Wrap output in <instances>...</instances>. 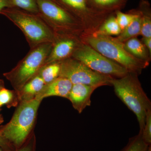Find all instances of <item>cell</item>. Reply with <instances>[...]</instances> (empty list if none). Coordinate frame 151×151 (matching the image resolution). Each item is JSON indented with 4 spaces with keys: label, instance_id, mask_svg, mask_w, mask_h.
Wrapping results in <instances>:
<instances>
[{
    "label": "cell",
    "instance_id": "obj_1",
    "mask_svg": "<svg viewBox=\"0 0 151 151\" xmlns=\"http://www.w3.org/2000/svg\"><path fill=\"white\" fill-rule=\"evenodd\" d=\"M137 74L129 72L120 78L110 81L116 96L137 117L140 131L145 126L146 116L151 110V102L144 91Z\"/></svg>",
    "mask_w": 151,
    "mask_h": 151
},
{
    "label": "cell",
    "instance_id": "obj_2",
    "mask_svg": "<svg viewBox=\"0 0 151 151\" xmlns=\"http://www.w3.org/2000/svg\"><path fill=\"white\" fill-rule=\"evenodd\" d=\"M80 37L83 43L125 68L129 72L139 75L150 64L130 54L124 48L123 43L115 37L85 33L82 34Z\"/></svg>",
    "mask_w": 151,
    "mask_h": 151
},
{
    "label": "cell",
    "instance_id": "obj_3",
    "mask_svg": "<svg viewBox=\"0 0 151 151\" xmlns=\"http://www.w3.org/2000/svg\"><path fill=\"white\" fill-rule=\"evenodd\" d=\"M41 102L34 99L20 102L10 121L0 129L3 136L15 150L21 147L33 132Z\"/></svg>",
    "mask_w": 151,
    "mask_h": 151
},
{
    "label": "cell",
    "instance_id": "obj_4",
    "mask_svg": "<svg viewBox=\"0 0 151 151\" xmlns=\"http://www.w3.org/2000/svg\"><path fill=\"white\" fill-rule=\"evenodd\" d=\"M4 16L22 31L30 49L45 43H53L55 34L38 14L17 8L4 9Z\"/></svg>",
    "mask_w": 151,
    "mask_h": 151
},
{
    "label": "cell",
    "instance_id": "obj_5",
    "mask_svg": "<svg viewBox=\"0 0 151 151\" xmlns=\"http://www.w3.org/2000/svg\"><path fill=\"white\" fill-rule=\"evenodd\" d=\"M52 43H45L30 50L10 71L3 74L14 90L19 91L27 81L37 75L51 51Z\"/></svg>",
    "mask_w": 151,
    "mask_h": 151
},
{
    "label": "cell",
    "instance_id": "obj_6",
    "mask_svg": "<svg viewBox=\"0 0 151 151\" xmlns=\"http://www.w3.org/2000/svg\"><path fill=\"white\" fill-rule=\"evenodd\" d=\"M38 15L55 34L80 36L85 32L83 24L70 13L52 0H36Z\"/></svg>",
    "mask_w": 151,
    "mask_h": 151
},
{
    "label": "cell",
    "instance_id": "obj_7",
    "mask_svg": "<svg viewBox=\"0 0 151 151\" xmlns=\"http://www.w3.org/2000/svg\"><path fill=\"white\" fill-rule=\"evenodd\" d=\"M71 57L79 60L95 72L113 78H121L129 72L125 68L83 42L76 50Z\"/></svg>",
    "mask_w": 151,
    "mask_h": 151
},
{
    "label": "cell",
    "instance_id": "obj_8",
    "mask_svg": "<svg viewBox=\"0 0 151 151\" xmlns=\"http://www.w3.org/2000/svg\"><path fill=\"white\" fill-rule=\"evenodd\" d=\"M59 63L60 65L59 77L68 79L73 84H85L97 88L111 85L110 81L113 78L95 72L73 58H69Z\"/></svg>",
    "mask_w": 151,
    "mask_h": 151
},
{
    "label": "cell",
    "instance_id": "obj_9",
    "mask_svg": "<svg viewBox=\"0 0 151 151\" xmlns=\"http://www.w3.org/2000/svg\"><path fill=\"white\" fill-rule=\"evenodd\" d=\"M81 22L86 33L95 32L106 19V14L96 11L87 0H52Z\"/></svg>",
    "mask_w": 151,
    "mask_h": 151
},
{
    "label": "cell",
    "instance_id": "obj_10",
    "mask_svg": "<svg viewBox=\"0 0 151 151\" xmlns=\"http://www.w3.org/2000/svg\"><path fill=\"white\" fill-rule=\"evenodd\" d=\"M80 37L73 35L55 34L51 51L43 66L71 57L76 50L82 43Z\"/></svg>",
    "mask_w": 151,
    "mask_h": 151
},
{
    "label": "cell",
    "instance_id": "obj_11",
    "mask_svg": "<svg viewBox=\"0 0 151 151\" xmlns=\"http://www.w3.org/2000/svg\"><path fill=\"white\" fill-rule=\"evenodd\" d=\"M97 88L85 84H73L67 99L70 100L73 108L80 114L91 105V97Z\"/></svg>",
    "mask_w": 151,
    "mask_h": 151
},
{
    "label": "cell",
    "instance_id": "obj_12",
    "mask_svg": "<svg viewBox=\"0 0 151 151\" xmlns=\"http://www.w3.org/2000/svg\"><path fill=\"white\" fill-rule=\"evenodd\" d=\"M72 85L68 79L58 77L50 83L45 84L35 99L42 101L44 98L51 96H58L67 99Z\"/></svg>",
    "mask_w": 151,
    "mask_h": 151
},
{
    "label": "cell",
    "instance_id": "obj_13",
    "mask_svg": "<svg viewBox=\"0 0 151 151\" xmlns=\"http://www.w3.org/2000/svg\"><path fill=\"white\" fill-rule=\"evenodd\" d=\"M44 82L37 74L27 81L19 91L17 92L19 103L22 101H29L35 99L44 86Z\"/></svg>",
    "mask_w": 151,
    "mask_h": 151
},
{
    "label": "cell",
    "instance_id": "obj_14",
    "mask_svg": "<svg viewBox=\"0 0 151 151\" xmlns=\"http://www.w3.org/2000/svg\"><path fill=\"white\" fill-rule=\"evenodd\" d=\"M125 49L136 58L149 63L151 55L147 49L137 37L132 38L123 43Z\"/></svg>",
    "mask_w": 151,
    "mask_h": 151
},
{
    "label": "cell",
    "instance_id": "obj_15",
    "mask_svg": "<svg viewBox=\"0 0 151 151\" xmlns=\"http://www.w3.org/2000/svg\"><path fill=\"white\" fill-rule=\"evenodd\" d=\"M135 14L136 15L132 22L122 31L117 37H115L120 42L124 43L130 39L140 35L142 14L141 12Z\"/></svg>",
    "mask_w": 151,
    "mask_h": 151
},
{
    "label": "cell",
    "instance_id": "obj_16",
    "mask_svg": "<svg viewBox=\"0 0 151 151\" xmlns=\"http://www.w3.org/2000/svg\"><path fill=\"white\" fill-rule=\"evenodd\" d=\"M122 30L119 26L116 17L111 16L106 19L98 28L93 33L96 35L107 36H118L122 32Z\"/></svg>",
    "mask_w": 151,
    "mask_h": 151
},
{
    "label": "cell",
    "instance_id": "obj_17",
    "mask_svg": "<svg viewBox=\"0 0 151 151\" xmlns=\"http://www.w3.org/2000/svg\"><path fill=\"white\" fill-rule=\"evenodd\" d=\"M89 4L96 11L107 14L110 11L119 8L125 0H87Z\"/></svg>",
    "mask_w": 151,
    "mask_h": 151
},
{
    "label": "cell",
    "instance_id": "obj_18",
    "mask_svg": "<svg viewBox=\"0 0 151 151\" xmlns=\"http://www.w3.org/2000/svg\"><path fill=\"white\" fill-rule=\"evenodd\" d=\"M60 72V65L59 63H53L41 68L37 74L42 78L45 84H47L58 78Z\"/></svg>",
    "mask_w": 151,
    "mask_h": 151
},
{
    "label": "cell",
    "instance_id": "obj_19",
    "mask_svg": "<svg viewBox=\"0 0 151 151\" xmlns=\"http://www.w3.org/2000/svg\"><path fill=\"white\" fill-rule=\"evenodd\" d=\"M19 103L18 95L15 90H11L4 87L0 90V108L6 105L8 108L17 107Z\"/></svg>",
    "mask_w": 151,
    "mask_h": 151
},
{
    "label": "cell",
    "instance_id": "obj_20",
    "mask_svg": "<svg viewBox=\"0 0 151 151\" xmlns=\"http://www.w3.org/2000/svg\"><path fill=\"white\" fill-rule=\"evenodd\" d=\"M149 146L143 140L139 131L137 134L129 139L127 145L120 151H147Z\"/></svg>",
    "mask_w": 151,
    "mask_h": 151
},
{
    "label": "cell",
    "instance_id": "obj_21",
    "mask_svg": "<svg viewBox=\"0 0 151 151\" xmlns=\"http://www.w3.org/2000/svg\"><path fill=\"white\" fill-rule=\"evenodd\" d=\"M14 7L32 13L38 14L39 11L36 0H11Z\"/></svg>",
    "mask_w": 151,
    "mask_h": 151
},
{
    "label": "cell",
    "instance_id": "obj_22",
    "mask_svg": "<svg viewBox=\"0 0 151 151\" xmlns=\"http://www.w3.org/2000/svg\"><path fill=\"white\" fill-rule=\"evenodd\" d=\"M142 24L140 35L143 37L151 38V17L150 14L141 12Z\"/></svg>",
    "mask_w": 151,
    "mask_h": 151
},
{
    "label": "cell",
    "instance_id": "obj_23",
    "mask_svg": "<svg viewBox=\"0 0 151 151\" xmlns=\"http://www.w3.org/2000/svg\"><path fill=\"white\" fill-rule=\"evenodd\" d=\"M136 14H125L121 11L116 12V19L122 31L129 25L134 18Z\"/></svg>",
    "mask_w": 151,
    "mask_h": 151
},
{
    "label": "cell",
    "instance_id": "obj_24",
    "mask_svg": "<svg viewBox=\"0 0 151 151\" xmlns=\"http://www.w3.org/2000/svg\"><path fill=\"white\" fill-rule=\"evenodd\" d=\"M142 132L144 142L149 145H151V110L147 113L145 126Z\"/></svg>",
    "mask_w": 151,
    "mask_h": 151
},
{
    "label": "cell",
    "instance_id": "obj_25",
    "mask_svg": "<svg viewBox=\"0 0 151 151\" xmlns=\"http://www.w3.org/2000/svg\"><path fill=\"white\" fill-rule=\"evenodd\" d=\"M36 147V139L34 132H33L21 147L13 151H35Z\"/></svg>",
    "mask_w": 151,
    "mask_h": 151
},
{
    "label": "cell",
    "instance_id": "obj_26",
    "mask_svg": "<svg viewBox=\"0 0 151 151\" xmlns=\"http://www.w3.org/2000/svg\"><path fill=\"white\" fill-rule=\"evenodd\" d=\"M0 147L2 148L6 151H13L15 149L3 136L0 131Z\"/></svg>",
    "mask_w": 151,
    "mask_h": 151
},
{
    "label": "cell",
    "instance_id": "obj_27",
    "mask_svg": "<svg viewBox=\"0 0 151 151\" xmlns=\"http://www.w3.org/2000/svg\"><path fill=\"white\" fill-rule=\"evenodd\" d=\"M14 7L11 0H0V13L4 9Z\"/></svg>",
    "mask_w": 151,
    "mask_h": 151
},
{
    "label": "cell",
    "instance_id": "obj_28",
    "mask_svg": "<svg viewBox=\"0 0 151 151\" xmlns=\"http://www.w3.org/2000/svg\"><path fill=\"white\" fill-rule=\"evenodd\" d=\"M143 44L147 49L150 55L151 54V38L143 37L141 41Z\"/></svg>",
    "mask_w": 151,
    "mask_h": 151
},
{
    "label": "cell",
    "instance_id": "obj_29",
    "mask_svg": "<svg viewBox=\"0 0 151 151\" xmlns=\"http://www.w3.org/2000/svg\"><path fill=\"white\" fill-rule=\"evenodd\" d=\"M4 87V82L3 80L0 79V90Z\"/></svg>",
    "mask_w": 151,
    "mask_h": 151
},
{
    "label": "cell",
    "instance_id": "obj_30",
    "mask_svg": "<svg viewBox=\"0 0 151 151\" xmlns=\"http://www.w3.org/2000/svg\"><path fill=\"white\" fill-rule=\"evenodd\" d=\"M4 122V119L1 115L0 114V124H1Z\"/></svg>",
    "mask_w": 151,
    "mask_h": 151
},
{
    "label": "cell",
    "instance_id": "obj_31",
    "mask_svg": "<svg viewBox=\"0 0 151 151\" xmlns=\"http://www.w3.org/2000/svg\"><path fill=\"white\" fill-rule=\"evenodd\" d=\"M147 151H151V145L149 146Z\"/></svg>",
    "mask_w": 151,
    "mask_h": 151
},
{
    "label": "cell",
    "instance_id": "obj_32",
    "mask_svg": "<svg viewBox=\"0 0 151 151\" xmlns=\"http://www.w3.org/2000/svg\"><path fill=\"white\" fill-rule=\"evenodd\" d=\"M0 151H6L5 150H4V149L0 147Z\"/></svg>",
    "mask_w": 151,
    "mask_h": 151
}]
</instances>
